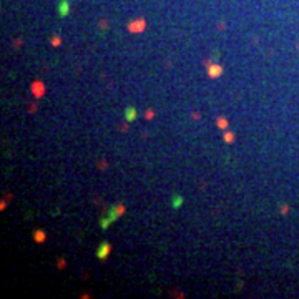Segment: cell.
Masks as SVG:
<instances>
[{
  "label": "cell",
  "instance_id": "7a4b0ae2",
  "mask_svg": "<svg viewBox=\"0 0 299 299\" xmlns=\"http://www.w3.org/2000/svg\"><path fill=\"white\" fill-rule=\"evenodd\" d=\"M123 213H125V206H123V205H115L111 210H110V214H108V216H110V219H111V221H117V219H118V218H120Z\"/></svg>",
  "mask_w": 299,
  "mask_h": 299
},
{
  "label": "cell",
  "instance_id": "3957f363",
  "mask_svg": "<svg viewBox=\"0 0 299 299\" xmlns=\"http://www.w3.org/2000/svg\"><path fill=\"white\" fill-rule=\"evenodd\" d=\"M145 28V20L140 18V20H135V22H131V24L128 25V30L131 32V33H138V32H141Z\"/></svg>",
  "mask_w": 299,
  "mask_h": 299
},
{
  "label": "cell",
  "instance_id": "2e32d148",
  "mask_svg": "<svg viewBox=\"0 0 299 299\" xmlns=\"http://www.w3.org/2000/svg\"><path fill=\"white\" fill-rule=\"evenodd\" d=\"M281 211H283V214H286V211H287V206H283V208H281Z\"/></svg>",
  "mask_w": 299,
  "mask_h": 299
},
{
  "label": "cell",
  "instance_id": "7c38bea8",
  "mask_svg": "<svg viewBox=\"0 0 299 299\" xmlns=\"http://www.w3.org/2000/svg\"><path fill=\"white\" fill-rule=\"evenodd\" d=\"M218 126H219V128H226V126H228V121H226L224 118H218Z\"/></svg>",
  "mask_w": 299,
  "mask_h": 299
},
{
  "label": "cell",
  "instance_id": "6da1fadb",
  "mask_svg": "<svg viewBox=\"0 0 299 299\" xmlns=\"http://www.w3.org/2000/svg\"><path fill=\"white\" fill-rule=\"evenodd\" d=\"M110 252H111V244H110L108 241H101L98 249H97L98 259H106V258L110 256Z\"/></svg>",
  "mask_w": 299,
  "mask_h": 299
},
{
  "label": "cell",
  "instance_id": "4fadbf2b",
  "mask_svg": "<svg viewBox=\"0 0 299 299\" xmlns=\"http://www.w3.org/2000/svg\"><path fill=\"white\" fill-rule=\"evenodd\" d=\"M60 43H62V38H60V37H53V38H52V45H53V47H58Z\"/></svg>",
  "mask_w": 299,
  "mask_h": 299
},
{
  "label": "cell",
  "instance_id": "5bb4252c",
  "mask_svg": "<svg viewBox=\"0 0 299 299\" xmlns=\"http://www.w3.org/2000/svg\"><path fill=\"white\" fill-rule=\"evenodd\" d=\"M153 115H155V111H151V110H148V111H146V118H148V120H150Z\"/></svg>",
  "mask_w": 299,
  "mask_h": 299
},
{
  "label": "cell",
  "instance_id": "5b68a950",
  "mask_svg": "<svg viewBox=\"0 0 299 299\" xmlns=\"http://www.w3.org/2000/svg\"><path fill=\"white\" fill-rule=\"evenodd\" d=\"M32 92H33L35 97H42V95L45 93V85H43L42 82H33V85H32Z\"/></svg>",
  "mask_w": 299,
  "mask_h": 299
},
{
  "label": "cell",
  "instance_id": "277c9868",
  "mask_svg": "<svg viewBox=\"0 0 299 299\" xmlns=\"http://www.w3.org/2000/svg\"><path fill=\"white\" fill-rule=\"evenodd\" d=\"M223 73V68L219 65H210L208 66V77L210 78H218Z\"/></svg>",
  "mask_w": 299,
  "mask_h": 299
},
{
  "label": "cell",
  "instance_id": "8fae6325",
  "mask_svg": "<svg viewBox=\"0 0 299 299\" xmlns=\"http://www.w3.org/2000/svg\"><path fill=\"white\" fill-rule=\"evenodd\" d=\"M181 205H183V198H181V196H178V194L173 196V208H179Z\"/></svg>",
  "mask_w": 299,
  "mask_h": 299
},
{
  "label": "cell",
  "instance_id": "8992f818",
  "mask_svg": "<svg viewBox=\"0 0 299 299\" xmlns=\"http://www.w3.org/2000/svg\"><path fill=\"white\" fill-rule=\"evenodd\" d=\"M68 12H70V4H68L66 0H60V4H58V13H60V17H66V15H68Z\"/></svg>",
  "mask_w": 299,
  "mask_h": 299
},
{
  "label": "cell",
  "instance_id": "9c48e42d",
  "mask_svg": "<svg viewBox=\"0 0 299 299\" xmlns=\"http://www.w3.org/2000/svg\"><path fill=\"white\" fill-rule=\"evenodd\" d=\"M223 140H224L226 143H233V141H234V135L231 131H226L224 135H223Z\"/></svg>",
  "mask_w": 299,
  "mask_h": 299
},
{
  "label": "cell",
  "instance_id": "ba28073f",
  "mask_svg": "<svg viewBox=\"0 0 299 299\" xmlns=\"http://www.w3.org/2000/svg\"><path fill=\"white\" fill-rule=\"evenodd\" d=\"M33 239L40 244V243H43V241L47 239V234H45V231H42V229H35V231H33Z\"/></svg>",
  "mask_w": 299,
  "mask_h": 299
},
{
  "label": "cell",
  "instance_id": "52a82bcc",
  "mask_svg": "<svg viewBox=\"0 0 299 299\" xmlns=\"http://www.w3.org/2000/svg\"><path fill=\"white\" fill-rule=\"evenodd\" d=\"M136 117H138L136 108H133V106H126V110H125V118H126V121H135Z\"/></svg>",
  "mask_w": 299,
  "mask_h": 299
},
{
  "label": "cell",
  "instance_id": "30bf717a",
  "mask_svg": "<svg viewBox=\"0 0 299 299\" xmlns=\"http://www.w3.org/2000/svg\"><path fill=\"white\" fill-rule=\"evenodd\" d=\"M111 219H110V216L108 218H101V221H100V226H101V228H103V229H106V228H108V226L110 224H111Z\"/></svg>",
  "mask_w": 299,
  "mask_h": 299
},
{
  "label": "cell",
  "instance_id": "9a60e30c",
  "mask_svg": "<svg viewBox=\"0 0 299 299\" xmlns=\"http://www.w3.org/2000/svg\"><path fill=\"white\" fill-rule=\"evenodd\" d=\"M63 264H65V263H63V261H58V268H60V269H62V268H65Z\"/></svg>",
  "mask_w": 299,
  "mask_h": 299
}]
</instances>
